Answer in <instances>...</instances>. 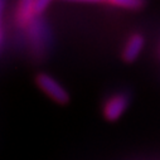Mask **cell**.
<instances>
[{
    "label": "cell",
    "mask_w": 160,
    "mask_h": 160,
    "mask_svg": "<svg viewBox=\"0 0 160 160\" xmlns=\"http://www.w3.org/2000/svg\"><path fill=\"white\" fill-rule=\"evenodd\" d=\"M35 83L48 97L59 105H67L69 102V95L67 90L57 79L47 73H38L35 76Z\"/></svg>",
    "instance_id": "obj_1"
},
{
    "label": "cell",
    "mask_w": 160,
    "mask_h": 160,
    "mask_svg": "<svg viewBox=\"0 0 160 160\" xmlns=\"http://www.w3.org/2000/svg\"><path fill=\"white\" fill-rule=\"evenodd\" d=\"M52 0H35V14L37 17L41 15L51 4Z\"/></svg>",
    "instance_id": "obj_6"
},
{
    "label": "cell",
    "mask_w": 160,
    "mask_h": 160,
    "mask_svg": "<svg viewBox=\"0 0 160 160\" xmlns=\"http://www.w3.org/2000/svg\"><path fill=\"white\" fill-rule=\"evenodd\" d=\"M129 106V97L125 93H115L110 96L103 106H102V115L110 122H113L124 115Z\"/></svg>",
    "instance_id": "obj_2"
},
{
    "label": "cell",
    "mask_w": 160,
    "mask_h": 160,
    "mask_svg": "<svg viewBox=\"0 0 160 160\" xmlns=\"http://www.w3.org/2000/svg\"><path fill=\"white\" fill-rule=\"evenodd\" d=\"M105 2L110 5L122 8V9H129V10H138L142 8L145 0H105Z\"/></svg>",
    "instance_id": "obj_5"
},
{
    "label": "cell",
    "mask_w": 160,
    "mask_h": 160,
    "mask_svg": "<svg viewBox=\"0 0 160 160\" xmlns=\"http://www.w3.org/2000/svg\"><path fill=\"white\" fill-rule=\"evenodd\" d=\"M144 43H145V41L141 34L134 33L132 35H130L124 46V49H122V59L128 63L134 62L139 57L140 52L142 51Z\"/></svg>",
    "instance_id": "obj_4"
},
{
    "label": "cell",
    "mask_w": 160,
    "mask_h": 160,
    "mask_svg": "<svg viewBox=\"0 0 160 160\" xmlns=\"http://www.w3.org/2000/svg\"><path fill=\"white\" fill-rule=\"evenodd\" d=\"M71 2H83V3H98V2H105V0H71Z\"/></svg>",
    "instance_id": "obj_7"
},
{
    "label": "cell",
    "mask_w": 160,
    "mask_h": 160,
    "mask_svg": "<svg viewBox=\"0 0 160 160\" xmlns=\"http://www.w3.org/2000/svg\"><path fill=\"white\" fill-rule=\"evenodd\" d=\"M35 17V0H18L15 8V20L20 27L30 25Z\"/></svg>",
    "instance_id": "obj_3"
}]
</instances>
